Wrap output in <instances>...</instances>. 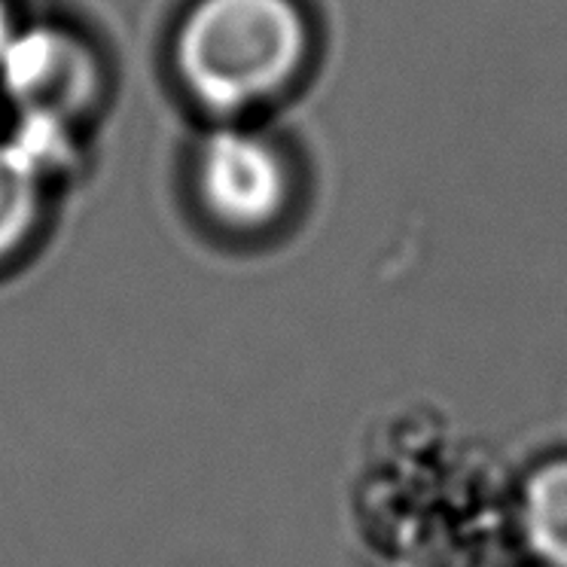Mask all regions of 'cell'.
I'll return each mask as SVG.
<instances>
[{"label":"cell","mask_w":567,"mask_h":567,"mask_svg":"<svg viewBox=\"0 0 567 567\" xmlns=\"http://www.w3.org/2000/svg\"><path fill=\"white\" fill-rule=\"evenodd\" d=\"M306 43L293 0H198L181 22L174 64L202 104L241 111L293 80Z\"/></svg>","instance_id":"1"},{"label":"cell","mask_w":567,"mask_h":567,"mask_svg":"<svg viewBox=\"0 0 567 567\" xmlns=\"http://www.w3.org/2000/svg\"><path fill=\"white\" fill-rule=\"evenodd\" d=\"M196 189L214 220L250 233L281 217L290 196V174L269 141L223 128L198 150Z\"/></svg>","instance_id":"2"},{"label":"cell","mask_w":567,"mask_h":567,"mask_svg":"<svg viewBox=\"0 0 567 567\" xmlns=\"http://www.w3.org/2000/svg\"><path fill=\"white\" fill-rule=\"evenodd\" d=\"M0 80L16 107L40 120H62L95 99L99 68L76 38L59 28H34L25 38H10L0 52Z\"/></svg>","instance_id":"3"},{"label":"cell","mask_w":567,"mask_h":567,"mask_svg":"<svg viewBox=\"0 0 567 567\" xmlns=\"http://www.w3.org/2000/svg\"><path fill=\"white\" fill-rule=\"evenodd\" d=\"M522 534L549 567H567V457L549 461L525 485Z\"/></svg>","instance_id":"4"},{"label":"cell","mask_w":567,"mask_h":567,"mask_svg":"<svg viewBox=\"0 0 567 567\" xmlns=\"http://www.w3.org/2000/svg\"><path fill=\"white\" fill-rule=\"evenodd\" d=\"M34 217V174L16 150H0V254L28 233Z\"/></svg>","instance_id":"5"},{"label":"cell","mask_w":567,"mask_h":567,"mask_svg":"<svg viewBox=\"0 0 567 567\" xmlns=\"http://www.w3.org/2000/svg\"><path fill=\"white\" fill-rule=\"evenodd\" d=\"M10 38H13V31H10V13H7V0H0V52L7 50Z\"/></svg>","instance_id":"6"}]
</instances>
